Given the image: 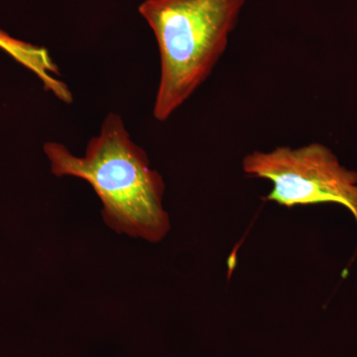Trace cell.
Listing matches in <instances>:
<instances>
[{"label":"cell","mask_w":357,"mask_h":357,"mask_svg":"<svg viewBox=\"0 0 357 357\" xmlns=\"http://www.w3.org/2000/svg\"><path fill=\"white\" fill-rule=\"evenodd\" d=\"M0 49L6 51L21 64L38 75L44 84L52 91H55V93L63 89L62 84L54 81L53 77L50 76V73L54 70L56 72L57 70L54 67L53 62L44 49L37 48L25 42L14 39L2 30H0Z\"/></svg>","instance_id":"4"},{"label":"cell","mask_w":357,"mask_h":357,"mask_svg":"<svg viewBox=\"0 0 357 357\" xmlns=\"http://www.w3.org/2000/svg\"><path fill=\"white\" fill-rule=\"evenodd\" d=\"M245 0H145L140 15L158 44L161 75L153 114L166 121L208 79Z\"/></svg>","instance_id":"2"},{"label":"cell","mask_w":357,"mask_h":357,"mask_svg":"<svg viewBox=\"0 0 357 357\" xmlns=\"http://www.w3.org/2000/svg\"><path fill=\"white\" fill-rule=\"evenodd\" d=\"M44 152L54 175L79 178L93 187L110 229L149 243L165 238L170 220L163 206V178L131 140L121 115L112 112L105 117L83 157L58 142L45 143Z\"/></svg>","instance_id":"1"},{"label":"cell","mask_w":357,"mask_h":357,"mask_svg":"<svg viewBox=\"0 0 357 357\" xmlns=\"http://www.w3.org/2000/svg\"><path fill=\"white\" fill-rule=\"evenodd\" d=\"M244 173L273 184L266 197L286 208L335 203L351 211L357 225V173L345 168L319 143L271 151H253L243 161Z\"/></svg>","instance_id":"3"}]
</instances>
